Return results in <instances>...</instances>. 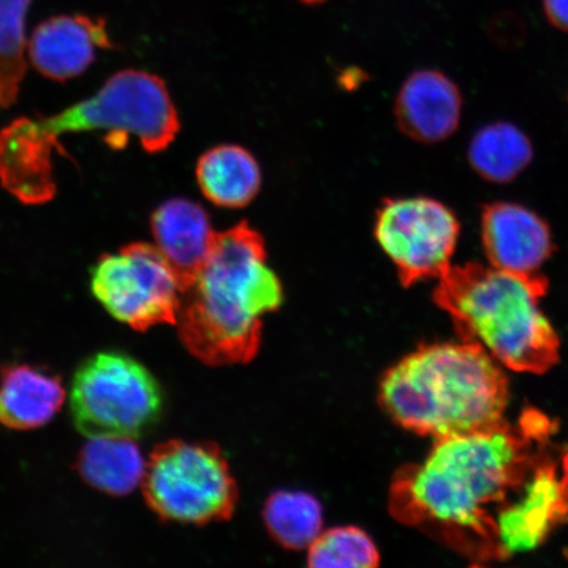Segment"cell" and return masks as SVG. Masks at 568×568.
Segmentation results:
<instances>
[{
    "mask_svg": "<svg viewBox=\"0 0 568 568\" xmlns=\"http://www.w3.org/2000/svg\"><path fill=\"white\" fill-rule=\"evenodd\" d=\"M560 485H562L564 501L568 521V449L564 454L562 474H560Z\"/></svg>",
    "mask_w": 568,
    "mask_h": 568,
    "instance_id": "23",
    "label": "cell"
},
{
    "mask_svg": "<svg viewBox=\"0 0 568 568\" xmlns=\"http://www.w3.org/2000/svg\"><path fill=\"white\" fill-rule=\"evenodd\" d=\"M148 506L169 521H224L237 504L229 462L212 444H162L146 464L142 480Z\"/></svg>",
    "mask_w": 568,
    "mask_h": 568,
    "instance_id": "7",
    "label": "cell"
},
{
    "mask_svg": "<svg viewBox=\"0 0 568 568\" xmlns=\"http://www.w3.org/2000/svg\"><path fill=\"white\" fill-rule=\"evenodd\" d=\"M202 193L224 209H240L253 201L261 186L258 163L245 149L223 145L202 155L196 168Z\"/></svg>",
    "mask_w": 568,
    "mask_h": 568,
    "instance_id": "16",
    "label": "cell"
},
{
    "mask_svg": "<svg viewBox=\"0 0 568 568\" xmlns=\"http://www.w3.org/2000/svg\"><path fill=\"white\" fill-rule=\"evenodd\" d=\"M282 302L264 240L241 223L216 234L207 260L184 284L176 324L184 345L205 364H245L260 349L262 320Z\"/></svg>",
    "mask_w": 568,
    "mask_h": 568,
    "instance_id": "3",
    "label": "cell"
},
{
    "mask_svg": "<svg viewBox=\"0 0 568 568\" xmlns=\"http://www.w3.org/2000/svg\"><path fill=\"white\" fill-rule=\"evenodd\" d=\"M302 2L307 3V4H320V3L325 2V0H302Z\"/></svg>",
    "mask_w": 568,
    "mask_h": 568,
    "instance_id": "24",
    "label": "cell"
},
{
    "mask_svg": "<svg viewBox=\"0 0 568 568\" xmlns=\"http://www.w3.org/2000/svg\"><path fill=\"white\" fill-rule=\"evenodd\" d=\"M77 468L99 491L124 496L142 485L146 464L133 438L94 437L80 453Z\"/></svg>",
    "mask_w": 568,
    "mask_h": 568,
    "instance_id": "17",
    "label": "cell"
},
{
    "mask_svg": "<svg viewBox=\"0 0 568 568\" xmlns=\"http://www.w3.org/2000/svg\"><path fill=\"white\" fill-rule=\"evenodd\" d=\"M544 11L550 23L568 32V0H542Z\"/></svg>",
    "mask_w": 568,
    "mask_h": 568,
    "instance_id": "22",
    "label": "cell"
},
{
    "mask_svg": "<svg viewBox=\"0 0 568 568\" xmlns=\"http://www.w3.org/2000/svg\"><path fill=\"white\" fill-rule=\"evenodd\" d=\"M438 280L435 302L462 341L515 372L542 374L557 364L559 338L539 308L549 287L545 276L467 264L450 266Z\"/></svg>",
    "mask_w": 568,
    "mask_h": 568,
    "instance_id": "5",
    "label": "cell"
},
{
    "mask_svg": "<svg viewBox=\"0 0 568 568\" xmlns=\"http://www.w3.org/2000/svg\"><path fill=\"white\" fill-rule=\"evenodd\" d=\"M548 417L525 412L517 425L435 439L428 457L395 475L389 510L471 562L504 559L495 514L548 453Z\"/></svg>",
    "mask_w": 568,
    "mask_h": 568,
    "instance_id": "1",
    "label": "cell"
},
{
    "mask_svg": "<svg viewBox=\"0 0 568 568\" xmlns=\"http://www.w3.org/2000/svg\"><path fill=\"white\" fill-rule=\"evenodd\" d=\"M483 246L491 266L518 274H538L554 251L544 220L518 204L494 203L481 215Z\"/></svg>",
    "mask_w": 568,
    "mask_h": 568,
    "instance_id": "12",
    "label": "cell"
},
{
    "mask_svg": "<svg viewBox=\"0 0 568 568\" xmlns=\"http://www.w3.org/2000/svg\"><path fill=\"white\" fill-rule=\"evenodd\" d=\"M506 374L473 343L422 346L383 376L382 407L403 428L435 439L503 424Z\"/></svg>",
    "mask_w": 568,
    "mask_h": 568,
    "instance_id": "4",
    "label": "cell"
},
{
    "mask_svg": "<svg viewBox=\"0 0 568 568\" xmlns=\"http://www.w3.org/2000/svg\"><path fill=\"white\" fill-rule=\"evenodd\" d=\"M152 231L160 252L184 284L207 260L217 234L209 213L187 199H172L161 204L153 213Z\"/></svg>",
    "mask_w": 568,
    "mask_h": 568,
    "instance_id": "14",
    "label": "cell"
},
{
    "mask_svg": "<svg viewBox=\"0 0 568 568\" xmlns=\"http://www.w3.org/2000/svg\"><path fill=\"white\" fill-rule=\"evenodd\" d=\"M70 409L84 436L136 438L159 420L162 394L139 361L118 352L99 353L78 368Z\"/></svg>",
    "mask_w": 568,
    "mask_h": 568,
    "instance_id": "6",
    "label": "cell"
},
{
    "mask_svg": "<svg viewBox=\"0 0 568 568\" xmlns=\"http://www.w3.org/2000/svg\"><path fill=\"white\" fill-rule=\"evenodd\" d=\"M374 232L404 286H410L438 280L452 266L459 223L449 209L433 199H389L378 211Z\"/></svg>",
    "mask_w": 568,
    "mask_h": 568,
    "instance_id": "9",
    "label": "cell"
},
{
    "mask_svg": "<svg viewBox=\"0 0 568 568\" xmlns=\"http://www.w3.org/2000/svg\"><path fill=\"white\" fill-rule=\"evenodd\" d=\"M106 21L87 16L53 17L36 27L28 55L41 75L65 82L94 62L98 49H113Z\"/></svg>",
    "mask_w": 568,
    "mask_h": 568,
    "instance_id": "11",
    "label": "cell"
},
{
    "mask_svg": "<svg viewBox=\"0 0 568 568\" xmlns=\"http://www.w3.org/2000/svg\"><path fill=\"white\" fill-rule=\"evenodd\" d=\"M180 120L161 78L140 70L112 75L97 94L49 118H20L0 131V184L21 203L51 202L57 186L52 152L60 134L105 132V144L123 149L134 136L148 153L172 144Z\"/></svg>",
    "mask_w": 568,
    "mask_h": 568,
    "instance_id": "2",
    "label": "cell"
},
{
    "mask_svg": "<svg viewBox=\"0 0 568 568\" xmlns=\"http://www.w3.org/2000/svg\"><path fill=\"white\" fill-rule=\"evenodd\" d=\"M92 295L136 331L176 324L184 282L158 246L136 243L103 254L91 272Z\"/></svg>",
    "mask_w": 568,
    "mask_h": 568,
    "instance_id": "8",
    "label": "cell"
},
{
    "mask_svg": "<svg viewBox=\"0 0 568 568\" xmlns=\"http://www.w3.org/2000/svg\"><path fill=\"white\" fill-rule=\"evenodd\" d=\"M462 98L456 84L437 71L410 75L397 97L395 112L400 130L422 142H438L457 131Z\"/></svg>",
    "mask_w": 568,
    "mask_h": 568,
    "instance_id": "13",
    "label": "cell"
},
{
    "mask_svg": "<svg viewBox=\"0 0 568 568\" xmlns=\"http://www.w3.org/2000/svg\"><path fill=\"white\" fill-rule=\"evenodd\" d=\"M59 376L32 365H11L0 375V424L31 430L52 422L65 402Z\"/></svg>",
    "mask_w": 568,
    "mask_h": 568,
    "instance_id": "15",
    "label": "cell"
},
{
    "mask_svg": "<svg viewBox=\"0 0 568 568\" xmlns=\"http://www.w3.org/2000/svg\"><path fill=\"white\" fill-rule=\"evenodd\" d=\"M379 558L373 539L354 527L322 531L308 548L312 567L368 568L378 566Z\"/></svg>",
    "mask_w": 568,
    "mask_h": 568,
    "instance_id": "21",
    "label": "cell"
},
{
    "mask_svg": "<svg viewBox=\"0 0 568 568\" xmlns=\"http://www.w3.org/2000/svg\"><path fill=\"white\" fill-rule=\"evenodd\" d=\"M33 0H0V110L16 104L27 73L26 24Z\"/></svg>",
    "mask_w": 568,
    "mask_h": 568,
    "instance_id": "20",
    "label": "cell"
},
{
    "mask_svg": "<svg viewBox=\"0 0 568 568\" xmlns=\"http://www.w3.org/2000/svg\"><path fill=\"white\" fill-rule=\"evenodd\" d=\"M264 517L270 535L287 549H308L323 531L322 504L305 493L274 494L266 503Z\"/></svg>",
    "mask_w": 568,
    "mask_h": 568,
    "instance_id": "19",
    "label": "cell"
},
{
    "mask_svg": "<svg viewBox=\"0 0 568 568\" xmlns=\"http://www.w3.org/2000/svg\"><path fill=\"white\" fill-rule=\"evenodd\" d=\"M532 159V148L525 134L513 124L496 123L475 134L468 160L486 181L506 183L525 170Z\"/></svg>",
    "mask_w": 568,
    "mask_h": 568,
    "instance_id": "18",
    "label": "cell"
},
{
    "mask_svg": "<svg viewBox=\"0 0 568 568\" xmlns=\"http://www.w3.org/2000/svg\"><path fill=\"white\" fill-rule=\"evenodd\" d=\"M504 558L538 548L560 523H567L560 475L549 454L495 514Z\"/></svg>",
    "mask_w": 568,
    "mask_h": 568,
    "instance_id": "10",
    "label": "cell"
}]
</instances>
